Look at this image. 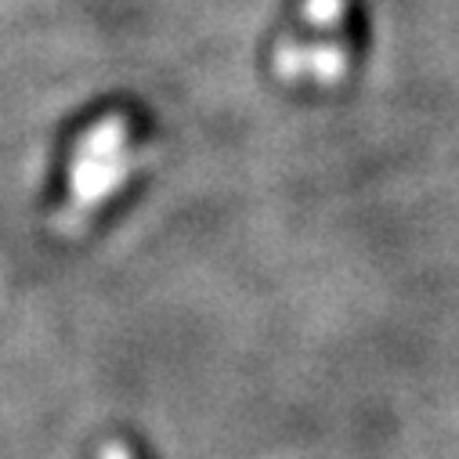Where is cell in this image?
Wrapping results in <instances>:
<instances>
[{"label": "cell", "instance_id": "cell-1", "mask_svg": "<svg viewBox=\"0 0 459 459\" xmlns=\"http://www.w3.org/2000/svg\"><path fill=\"white\" fill-rule=\"evenodd\" d=\"M343 51L336 44H315V48H297L286 44L279 51V73L282 76H315V80H336L343 73Z\"/></svg>", "mask_w": 459, "mask_h": 459}, {"label": "cell", "instance_id": "cell-2", "mask_svg": "<svg viewBox=\"0 0 459 459\" xmlns=\"http://www.w3.org/2000/svg\"><path fill=\"white\" fill-rule=\"evenodd\" d=\"M304 19L315 26H336L343 19V0H307L304 4Z\"/></svg>", "mask_w": 459, "mask_h": 459}]
</instances>
